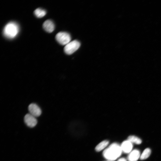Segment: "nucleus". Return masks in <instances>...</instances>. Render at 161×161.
<instances>
[{
    "label": "nucleus",
    "instance_id": "obj_1",
    "mask_svg": "<svg viewBox=\"0 0 161 161\" xmlns=\"http://www.w3.org/2000/svg\"><path fill=\"white\" fill-rule=\"evenodd\" d=\"M122 150L119 144L114 143L106 149L103 153L104 157L110 161H113L121 155Z\"/></svg>",
    "mask_w": 161,
    "mask_h": 161
},
{
    "label": "nucleus",
    "instance_id": "obj_2",
    "mask_svg": "<svg viewBox=\"0 0 161 161\" xmlns=\"http://www.w3.org/2000/svg\"><path fill=\"white\" fill-rule=\"evenodd\" d=\"M19 31L18 25L14 22H10L5 27L3 30V34L6 38L12 39L18 35Z\"/></svg>",
    "mask_w": 161,
    "mask_h": 161
},
{
    "label": "nucleus",
    "instance_id": "obj_3",
    "mask_svg": "<svg viewBox=\"0 0 161 161\" xmlns=\"http://www.w3.org/2000/svg\"><path fill=\"white\" fill-rule=\"evenodd\" d=\"M80 46V43L77 40H73L66 45L64 48V52L68 55H71L76 51Z\"/></svg>",
    "mask_w": 161,
    "mask_h": 161
},
{
    "label": "nucleus",
    "instance_id": "obj_4",
    "mask_svg": "<svg viewBox=\"0 0 161 161\" xmlns=\"http://www.w3.org/2000/svg\"><path fill=\"white\" fill-rule=\"evenodd\" d=\"M56 39L60 44L66 46L70 42L71 37L67 32H61L56 35Z\"/></svg>",
    "mask_w": 161,
    "mask_h": 161
},
{
    "label": "nucleus",
    "instance_id": "obj_5",
    "mask_svg": "<svg viewBox=\"0 0 161 161\" xmlns=\"http://www.w3.org/2000/svg\"><path fill=\"white\" fill-rule=\"evenodd\" d=\"M24 120L26 125L30 128L35 127L37 123L36 117L30 113L26 115L24 117Z\"/></svg>",
    "mask_w": 161,
    "mask_h": 161
},
{
    "label": "nucleus",
    "instance_id": "obj_6",
    "mask_svg": "<svg viewBox=\"0 0 161 161\" xmlns=\"http://www.w3.org/2000/svg\"><path fill=\"white\" fill-rule=\"evenodd\" d=\"M29 113L35 117L40 116L41 113V111L40 107L37 104L32 103L28 106Z\"/></svg>",
    "mask_w": 161,
    "mask_h": 161
},
{
    "label": "nucleus",
    "instance_id": "obj_7",
    "mask_svg": "<svg viewBox=\"0 0 161 161\" xmlns=\"http://www.w3.org/2000/svg\"><path fill=\"white\" fill-rule=\"evenodd\" d=\"M121 146L122 152L126 153H130L133 148L132 143L127 140L124 142Z\"/></svg>",
    "mask_w": 161,
    "mask_h": 161
},
{
    "label": "nucleus",
    "instance_id": "obj_8",
    "mask_svg": "<svg viewBox=\"0 0 161 161\" xmlns=\"http://www.w3.org/2000/svg\"><path fill=\"white\" fill-rule=\"evenodd\" d=\"M43 28L48 33H52L55 29V25L53 21L50 20H48L43 24Z\"/></svg>",
    "mask_w": 161,
    "mask_h": 161
},
{
    "label": "nucleus",
    "instance_id": "obj_9",
    "mask_svg": "<svg viewBox=\"0 0 161 161\" xmlns=\"http://www.w3.org/2000/svg\"><path fill=\"white\" fill-rule=\"evenodd\" d=\"M140 156V153L139 150L135 149L129 154L128 157V160L129 161H137Z\"/></svg>",
    "mask_w": 161,
    "mask_h": 161
},
{
    "label": "nucleus",
    "instance_id": "obj_10",
    "mask_svg": "<svg viewBox=\"0 0 161 161\" xmlns=\"http://www.w3.org/2000/svg\"><path fill=\"white\" fill-rule=\"evenodd\" d=\"M127 140L132 143H134L137 144H140L142 143L141 140L138 137L134 135H131L129 136Z\"/></svg>",
    "mask_w": 161,
    "mask_h": 161
},
{
    "label": "nucleus",
    "instance_id": "obj_11",
    "mask_svg": "<svg viewBox=\"0 0 161 161\" xmlns=\"http://www.w3.org/2000/svg\"><path fill=\"white\" fill-rule=\"evenodd\" d=\"M109 144V142L108 141H104L100 143L95 148L96 151L97 152H100L105 148Z\"/></svg>",
    "mask_w": 161,
    "mask_h": 161
},
{
    "label": "nucleus",
    "instance_id": "obj_12",
    "mask_svg": "<svg viewBox=\"0 0 161 161\" xmlns=\"http://www.w3.org/2000/svg\"><path fill=\"white\" fill-rule=\"evenodd\" d=\"M46 13V11L40 8L36 9L34 12V14L38 18H40L44 17Z\"/></svg>",
    "mask_w": 161,
    "mask_h": 161
},
{
    "label": "nucleus",
    "instance_id": "obj_13",
    "mask_svg": "<svg viewBox=\"0 0 161 161\" xmlns=\"http://www.w3.org/2000/svg\"><path fill=\"white\" fill-rule=\"evenodd\" d=\"M151 153V150L149 148L145 149L141 155L140 158L142 160H144L147 158Z\"/></svg>",
    "mask_w": 161,
    "mask_h": 161
},
{
    "label": "nucleus",
    "instance_id": "obj_14",
    "mask_svg": "<svg viewBox=\"0 0 161 161\" xmlns=\"http://www.w3.org/2000/svg\"><path fill=\"white\" fill-rule=\"evenodd\" d=\"M117 161H127V160L125 158H122L118 160Z\"/></svg>",
    "mask_w": 161,
    "mask_h": 161
}]
</instances>
